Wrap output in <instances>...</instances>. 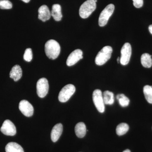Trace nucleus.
Returning <instances> with one entry per match:
<instances>
[{"instance_id":"obj_25","label":"nucleus","mask_w":152,"mask_h":152,"mask_svg":"<svg viewBox=\"0 0 152 152\" xmlns=\"http://www.w3.org/2000/svg\"><path fill=\"white\" fill-rule=\"evenodd\" d=\"M133 4L137 8L142 7L143 5V0H133Z\"/></svg>"},{"instance_id":"obj_8","label":"nucleus","mask_w":152,"mask_h":152,"mask_svg":"<svg viewBox=\"0 0 152 152\" xmlns=\"http://www.w3.org/2000/svg\"><path fill=\"white\" fill-rule=\"evenodd\" d=\"M49 83L48 80L45 78H42L38 81L37 84V94L39 97L44 98L48 94Z\"/></svg>"},{"instance_id":"obj_6","label":"nucleus","mask_w":152,"mask_h":152,"mask_svg":"<svg viewBox=\"0 0 152 152\" xmlns=\"http://www.w3.org/2000/svg\"><path fill=\"white\" fill-rule=\"evenodd\" d=\"M93 100L98 111L100 113H103L105 111V104L103 94L101 90L96 89L94 91L93 94Z\"/></svg>"},{"instance_id":"obj_18","label":"nucleus","mask_w":152,"mask_h":152,"mask_svg":"<svg viewBox=\"0 0 152 152\" xmlns=\"http://www.w3.org/2000/svg\"><path fill=\"white\" fill-rule=\"evenodd\" d=\"M141 62L144 67L151 68L152 66L151 56L146 53L143 54L141 58Z\"/></svg>"},{"instance_id":"obj_5","label":"nucleus","mask_w":152,"mask_h":152,"mask_svg":"<svg viewBox=\"0 0 152 152\" xmlns=\"http://www.w3.org/2000/svg\"><path fill=\"white\" fill-rule=\"evenodd\" d=\"M75 91V87L73 85H66L60 91L58 95L59 100L63 103L67 102L74 94Z\"/></svg>"},{"instance_id":"obj_22","label":"nucleus","mask_w":152,"mask_h":152,"mask_svg":"<svg viewBox=\"0 0 152 152\" xmlns=\"http://www.w3.org/2000/svg\"><path fill=\"white\" fill-rule=\"evenodd\" d=\"M116 98L118 101L121 107H126L129 104L130 100L129 98L127 97L124 94H120L117 95Z\"/></svg>"},{"instance_id":"obj_17","label":"nucleus","mask_w":152,"mask_h":152,"mask_svg":"<svg viewBox=\"0 0 152 152\" xmlns=\"http://www.w3.org/2000/svg\"><path fill=\"white\" fill-rule=\"evenodd\" d=\"M5 151L6 152H24L20 145L14 142L9 143L6 145Z\"/></svg>"},{"instance_id":"obj_10","label":"nucleus","mask_w":152,"mask_h":152,"mask_svg":"<svg viewBox=\"0 0 152 152\" xmlns=\"http://www.w3.org/2000/svg\"><path fill=\"white\" fill-rule=\"evenodd\" d=\"M83 51L80 49L74 50L68 57L66 61L67 65L71 66L75 64L80 60L83 58Z\"/></svg>"},{"instance_id":"obj_27","label":"nucleus","mask_w":152,"mask_h":152,"mask_svg":"<svg viewBox=\"0 0 152 152\" xmlns=\"http://www.w3.org/2000/svg\"><path fill=\"white\" fill-rule=\"evenodd\" d=\"M22 1L26 3H28L30 1V0H22Z\"/></svg>"},{"instance_id":"obj_12","label":"nucleus","mask_w":152,"mask_h":152,"mask_svg":"<svg viewBox=\"0 0 152 152\" xmlns=\"http://www.w3.org/2000/svg\"><path fill=\"white\" fill-rule=\"evenodd\" d=\"M38 18L43 22L48 20L51 16V14L48 7L45 5L40 7L38 10Z\"/></svg>"},{"instance_id":"obj_13","label":"nucleus","mask_w":152,"mask_h":152,"mask_svg":"<svg viewBox=\"0 0 152 152\" xmlns=\"http://www.w3.org/2000/svg\"><path fill=\"white\" fill-rule=\"evenodd\" d=\"M63 130V125L61 124H58L55 125L52 129L51 133V138L53 142H56L62 134Z\"/></svg>"},{"instance_id":"obj_23","label":"nucleus","mask_w":152,"mask_h":152,"mask_svg":"<svg viewBox=\"0 0 152 152\" xmlns=\"http://www.w3.org/2000/svg\"><path fill=\"white\" fill-rule=\"evenodd\" d=\"M12 7V4L9 0H0V9L9 10Z\"/></svg>"},{"instance_id":"obj_16","label":"nucleus","mask_w":152,"mask_h":152,"mask_svg":"<svg viewBox=\"0 0 152 152\" xmlns=\"http://www.w3.org/2000/svg\"><path fill=\"white\" fill-rule=\"evenodd\" d=\"M86 127L84 123L80 122L76 125L75 127V132L78 137L80 138L84 137L86 134Z\"/></svg>"},{"instance_id":"obj_24","label":"nucleus","mask_w":152,"mask_h":152,"mask_svg":"<svg viewBox=\"0 0 152 152\" xmlns=\"http://www.w3.org/2000/svg\"><path fill=\"white\" fill-rule=\"evenodd\" d=\"M24 59L27 62H30L33 58V53L31 48L26 49L23 56Z\"/></svg>"},{"instance_id":"obj_4","label":"nucleus","mask_w":152,"mask_h":152,"mask_svg":"<svg viewBox=\"0 0 152 152\" xmlns=\"http://www.w3.org/2000/svg\"><path fill=\"white\" fill-rule=\"evenodd\" d=\"M114 10L115 6L113 4H110L102 11L99 19V24L100 26H104L107 25L109 18L113 13Z\"/></svg>"},{"instance_id":"obj_29","label":"nucleus","mask_w":152,"mask_h":152,"mask_svg":"<svg viewBox=\"0 0 152 152\" xmlns=\"http://www.w3.org/2000/svg\"><path fill=\"white\" fill-rule=\"evenodd\" d=\"M117 61H118V63H120V58L118 57V58H117Z\"/></svg>"},{"instance_id":"obj_7","label":"nucleus","mask_w":152,"mask_h":152,"mask_svg":"<svg viewBox=\"0 0 152 152\" xmlns=\"http://www.w3.org/2000/svg\"><path fill=\"white\" fill-rule=\"evenodd\" d=\"M132 47L129 43H126L123 45L121 50V57L120 63L122 65H127L129 62L132 55Z\"/></svg>"},{"instance_id":"obj_20","label":"nucleus","mask_w":152,"mask_h":152,"mask_svg":"<svg viewBox=\"0 0 152 152\" xmlns=\"http://www.w3.org/2000/svg\"><path fill=\"white\" fill-rule=\"evenodd\" d=\"M129 130V126L126 123H121L117 126L116 132L118 136H122L127 132Z\"/></svg>"},{"instance_id":"obj_19","label":"nucleus","mask_w":152,"mask_h":152,"mask_svg":"<svg viewBox=\"0 0 152 152\" xmlns=\"http://www.w3.org/2000/svg\"><path fill=\"white\" fill-rule=\"evenodd\" d=\"M103 97L105 104L112 105L114 103V96L113 93L108 91L104 92L103 94Z\"/></svg>"},{"instance_id":"obj_21","label":"nucleus","mask_w":152,"mask_h":152,"mask_svg":"<svg viewBox=\"0 0 152 152\" xmlns=\"http://www.w3.org/2000/svg\"><path fill=\"white\" fill-rule=\"evenodd\" d=\"M143 93L147 102L152 104V87L148 85L145 86L143 88Z\"/></svg>"},{"instance_id":"obj_1","label":"nucleus","mask_w":152,"mask_h":152,"mask_svg":"<svg viewBox=\"0 0 152 152\" xmlns=\"http://www.w3.org/2000/svg\"><path fill=\"white\" fill-rule=\"evenodd\" d=\"M61 47L58 43L53 39L49 40L45 45V52L50 59H56L60 54Z\"/></svg>"},{"instance_id":"obj_2","label":"nucleus","mask_w":152,"mask_h":152,"mask_svg":"<svg viewBox=\"0 0 152 152\" xmlns=\"http://www.w3.org/2000/svg\"><path fill=\"white\" fill-rule=\"evenodd\" d=\"M96 4L94 0H87L81 6L79 10L80 16L83 19L88 18L95 10Z\"/></svg>"},{"instance_id":"obj_30","label":"nucleus","mask_w":152,"mask_h":152,"mask_svg":"<svg viewBox=\"0 0 152 152\" xmlns=\"http://www.w3.org/2000/svg\"><path fill=\"white\" fill-rule=\"evenodd\" d=\"M95 2H97V0H94Z\"/></svg>"},{"instance_id":"obj_15","label":"nucleus","mask_w":152,"mask_h":152,"mask_svg":"<svg viewBox=\"0 0 152 152\" xmlns=\"http://www.w3.org/2000/svg\"><path fill=\"white\" fill-rule=\"evenodd\" d=\"M51 14L55 20L56 21H59L61 20L63 17L61 6L58 4H54L52 7Z\"/></svg>"},{"instance_id":"obj_14","label":"nucleus","mask_w":152,"mask_h":152,"mask_svg":"<svg viewBox=\"0 0 152 152\" xmlns=\"http://www.w3.org/2000/svg\"><path fill=\"white\" fill-rule=\"evenodd\" d=\"M22 76V70L20 66L16 65L12 68L10 72V77L13 79L16 82L20 79Z\"/></svg>"},{"instance_id":"obj_26","label":"nucleus","mask_w":152,"mask_h":152,"mask_svg":"<svg viewBox=\"0 0 152 152\" xmlns=\"http://www.w3.org/2000/svg\"><path fill=\"white\" fill-rule=\"evenodd\" d=\"M149 30L150 32L152 34V25H150L149 26Z\"/></svg>"},{"instance_id":"obj_11","label":"nucleus","mask_w":152,"mask_h":152,"mask_svg":"<svg viewBox=\"0 0 152 152\" xmlns=\"http://www.w3.org/2000/svg\"><path fill=\"white\" fill-rule=\"evenodd\" d=\"M19 108L22 113L26 116L31 117L34 114V107L28 101L23 100L20 102Z\"/></svg>"},{"instance_id":"obj_9","label":"nucleus","mask_w":152,"mask_h":152,"mask_svg":"<svg viewBox=\"0 0 152 152\" xmlns=\"http://www.w3.org/2000/svg\"><path fill=\"white\" fill-rule=\"evenodd\" d=\"M1 131L3 134L7 136H14L17 132L15 126L9 120H6L4 121L1 127Z\"/></svg>"},{"instance_id":"obj_3","label":"nucleus","mask_w":152,"mask_h":152,"mask_svg":"<svg viewBox=\"0 0 152 152\" xmlns=\"http://www.w3.org/2000/svg\"><path fill=\"white\" fill-rule=\"evenodd\" d=\"M113 53L112 47L107 46L104 47L99 52L95 58V63L98 66H102L105 64L111 57Z\"/></svg>"},{"instance_id":"obj_28","label":"nucleus","mask_w":152,"mask_h":152,"mask_svg":"<svg viewBox=\"0 0 152 152\" xmlns=\"http://www.w3.org/2000/svg\"><path fill=\"white\" fill-rule=\"evenodd\" d=\"M123 152H131V151H130L129 150L127 149V150H125V151H123Z\"/></svg>"}]
</instances>
